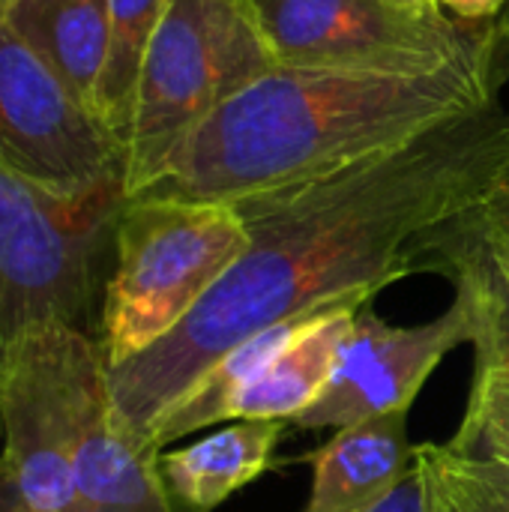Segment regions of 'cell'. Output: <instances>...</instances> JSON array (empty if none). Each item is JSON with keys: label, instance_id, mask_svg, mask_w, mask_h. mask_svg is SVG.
<instances>
[{"label": "cell", "instance_id": "20", "mask_svg": "<svg viewBox=\"0 0 509 512\" xmlns=\"http://www.w3.org/2000/svg\"><path fill=\"white\" fill-rule=\"evenodd\" d=\"M372 512H429V495H426V480L420 474V468L414 465V471L399 483V489Z\"/></svg>", "mask_w": 509, "mask_h": 512}, {"label": "cell", "instance_id": "4", "mask_svg": "<svg viewBox=\"0 0 509 512\" xmlns=\"http://www.w3.org/2000/svg\"><path fill=\"white\" fill-rule=\"evenodd\" d=\"M249 228L234 204L126 198L99 315L105 366L168 336L240 261Z\"/></svg>", "mask_w": 509, "mask_h": 512}, {"label": "cell", "instance_id": "9", "mask_svg": "<svg viewBox=\"0 0 509 512\" xmlns=\"http://www.w3.org/2000/svg\"><path fill=\"white\" fill-rule=\"evenodd\" d=\"M63 327L30 333L0 387V512H78L60 375Z\"/></svg>", "mask_w": 509, "mask_h": 512}, {"label": "cell", "instance_id": "24", "mask_svg": "<svg viewBox=\"0 0 509 512\" xmlns=\"http://www.w3.org/2000/svg\"><path fill=\"white\" fill-rule=\"evenodd\" d=\"M429 3H435V0H429Z\"/></svg>", "mask_w": 509, "mask_h": 512}, {"label": "cell", "instance_id": "19", "mask_svg": "<svg viewBox=\"0 0 509 512\" xmlns=\"http://www.w3.org/2000/svg\"><path fill=\"white\" fill-rule=\"evenodd\" d=\"M429 512H509V462L465 456L450 444L414 447Z\"/></svg>", "mask_w": 509, "mask_h": 512}, {"label": "cell", "instance_id": "5", "mask_svg": "<svg viewBox=\"0 0 509 512\" xmlns=\"http://www.w3.org/2000/svg\"><path fill=\"white\" fill-rule=\"evenodd\" d=\"M276 66L249 0H168L123 141L126 198L156 177L192 129Z\"/></svg>", "mask_w": 509, "mask_h": 512}, {"label": "cell", "instance_id": "23", "mask_svg": "<svg viewBox=\"0 0 509 512\" xmlns=\"http://www.w3.org/2000/svg\"><path fill=\"white\" fill-rule=\"evenodd\" d=\"M9 3H12V0H0V6H9Z\"/></svg>", "mask_w": 509, "mask_h": 512}, {"label": "cell", "instance_id": "14", "mask_svg": "<svg viewBox=\"0 0 509 512\" xmlns=\"http://www.w3.org/2000/svg\"><path fill=\"white\" fill-rule=\"evenodd\" d=\"M6 18L96 114V90L108 51V0H12Z\"/></svg>", "mask_w": 509, "mask_h": 512}, {"label": "cell", "instance_id": "15", "mask_svg": "<svg viewBox=\"0 0 509 512\" xmlns=\"http://www.w3.org/2000/svg\"><path fill=\"white\" fill-rule=\"evenodd\" d=\"M360 306H333L321 312L228 408V420H282L294 423L327 387L339 348Z\"/></svg>", "mask_w": 509, "mask_h": 512}, {"label": "cell", "instance_id": "16", "mask_svg": "<svg viewBox=\"0 0 509 512\" xmlns=\"http://www.w3.org/2000/svg\"><path fill=\"white\" fill-rule=\"evenodd\" d=\"M327 312V309H321ZM303 315L294 321H285L279 327H270L240 345H234L231 351H225L180 399L174 408H168V414L156 423L153 435H150V456L159 459V453L171 444L180 441L204 426H213L219 420H228V408L234 405V399L321 315Z\"/></svg>", "mask_w": 509, "mask_h": 512}, {"label": "cell", "instance_id": "13", "mask_svg": "<svg viewBox=\"0 0 509 512\" xmlns=\"http://www.w3.org/2000/svg\"><path fill=\"white\" fill-rule=\"evenodd\" d=\"M282 420H237L180 450H162L156 471L171 512H213L273 465Z\"/></svg>", "mask_w": 509, "mask_h": 512}, {"label": "cell", "instance_id": "10", "mask_svg": "<svg viewBox=\"0 0 509 512\" xmlns=\"http://www.w3.org/2000/svg\"><path fill=\"white\" fill-rule=\"evenodd\" d=\"M60 375L78 512H171L156 459L138 453L114 423L108 366L93 333L63 327Z\"/></svg>", "mask_w": 509, "mask_h": 512}, {"label": "cell", "instance_id": "1", "mask_svg": "<svg viewBox=\"0 0 509 512\" xmlns=\"http://www.w3.org/2000/svg\"><path fill=\"white\" fill-rule=\"evenodd\" d=\"M507 150L498 96L330 177L237 201L249 228L240 261L168 336L108 369L120 435L150 456L156 423L225 351L426 270V237L477 198Z\"/></svg>", "mask_w": 509, "mask_h": 512}, {"label": "cell", "instance_id": "17", "mask_svg": "<svg viewBox=\"0 0 509 512\" xmlns=\"http://www.w3.org/2000/svg\"><path fill=\"white\" fill-rule=\"evenodd\" d=\"M168 0H108V51L96 90V117L123 144L147 48Z\"/></svg>", "mask_w": 509, "mask_h": 512}, {"label": "cell", "instance_id": "21", "mask_svg": "<svg viewBox=\"0 0 509 512\" xmlns=\"http://www.w3.org/2000/svg\"><path fill=\"white\" fill-rule=\"evenodd\" d=\"M444 12L468 24H492L507 9L509 0H435Z\"/></svg>", "mask_w": 509, "mask_h": 512}, {"label": "cell", "instance_id": "11", "mask_svg": "<svg viewBox=\"0 0 509 512\" xmlns=\"http://www.w3.org/2000/svg\"><path fill=\"white\" fill-rule=\"evenodd\" d=\"M435 270L468 297L474 318V381L450 447L509 462V276L480 258H444Z\"/></svg>", "mask_w": 509, "mask_h": 512}, {"label": "cell", "instance_id": "3", "mask_svg": "<svg viewBox=\"0 0 509 512\" xmlns=\"http://www.w3.org/2000/svg\"><path fill=\"white\" fill-rule=\"evenodd\" d=\"M123 204V183L60 195L0 162V387L30 333L99 321Z\"/></svg>", "mask_w": 509, "mask_h": 512}, {"label": "cell", "instance_id": "18", "mask_svg": "<svg viewBox=\"0 0 509 512\" xmlns=\"http://www.w3.org/2000/svg\"><path fill=\"white\" fill-rule=\"evenodd\" d=\"M444 258H480L509 276V150L477 198L426 237V270Z\"/></svg>", "mask_w": 509, "mask_h": 512}, {"label": "cell", "instance_id": "8", "mask_svg": "<svg viewBox=\"0 0 509 512\" xmlns=\"http://www.w3.org/2000/svg\"><path fill=\"white\" fill-rule=\"evenodd\" d=\"M471 336V303L459 291L438 318L411 327L390 324L372 309V303H363L354 312L327 387L294 420V426L342 429L378 414L411 411L429 375L453 348L465 342L471 345Z\"/></svg>", "mask_w": 509, "mask_h": 512}, {"label": "cell", "instance_id": "22", "mask_svg": "<svg viewBox=\"0 0 509 512\" xmlns=\"http://www.w3.org/2000/svg\"><path fill=\"white\" fill-rule=\"evenodd\" d=\"M504 30H507V39H509V15L504 18Z\"/></svg>", "mask_w": 509, "mask_h": 512}, {"label": "cell", "instance_id": "12", "mask_svg": "<svg viewBox=\"0 0 509 512\" xmlns=\"http://www.w3.org/2000/svg\"><path fill=\"white\" fill-rule=\"evenodd\" d=\"M408 408L378 414L336 435L309 456L312 492L303 512H372L414 471Z\"/></svg>", "mask_w": 509, "mask_h": 512}, {"label": "cell", "instance_id": "2", "mask_svg": "<svg viewBox=\"0 0 509 512\" xmlns=\"http://www.w3.org/2000/svg\"><path fill=\"white\" fill-rule=\"evenodd\" d=\"M504 51L509 39L423 75L276 66L192 129L132 198L237 204L330 177L498 99Z\"/></svg>", "mask_w": 509, "mask_h": 512}, {"label": "cell", "instance_id": "7", "mask_svg": "<svg viewBox=\"0 0 509 512\" xmlns=\"http://www.w3.org/2000/svg\"><path fill=\"white\" fill-rule=\"evenodd\" d=\"M0 162L24 180L84 195L123 183L126 153L114 132L12 30L0 6Z\"/></svg>", "mask_w": 509, "mask_h": 512}, {"label": "cell", "instance_id": "6", "mask_svg": "<svg viewBox=\"0 0 509 512\" xmlns=\"http://www.w3.org/2000/svg\"><path fill=\"white\" fill-rule=\"evenodd\" d=\"M288 69L423 75L495 51L504 21L468 24L429 0H249Z\"/></svg>", "mask_w": 509, "mask_h": 512}]
</instances>
